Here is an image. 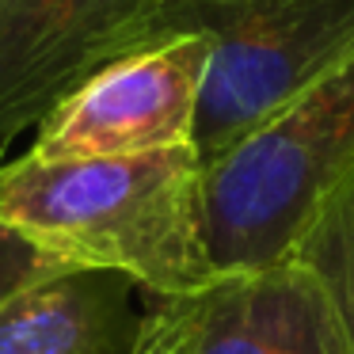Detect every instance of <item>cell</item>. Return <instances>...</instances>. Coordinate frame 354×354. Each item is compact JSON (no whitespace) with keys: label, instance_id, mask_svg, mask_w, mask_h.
Returning <instances> with one entry per match:
<instances>
[{"label":"cell","instance_id":"cell-10","mask_svg":"<svg viewBox=\"0 0 354 354\" xmlns=\"http://www.w3.org/2000/svg\"><path fill=\"white\" fill-rule=\"evenodd\" d=\"M141 354H187L183 316H179L176 301H156L145 343H141Z\"/></svg>","mask_w":354,"mask_h":354},{"label":"cell","instance_id":"cell-6","mask_svg":"<svg viewBox=\"0 0 354 354\" xmlns=\"http://www.w3.org/2000/svg\"><path fill=\"white\" fill-rule=\"evenodd\" d=\"M176 305L187 354H354L331 297L293 259L217 274Z\"/></svg>","mask_w":354,"mask_h":354},{"label":"cell","instance_id":"cell-9","mask_svg":"<svg viewBox=\"0 0 354 354\" xmlns=\"http://www.w3.org/2000/svg\"><path fill=\"white\" fill-rule=\"evenodd\" d=\"M54 270H62V263H54L39 244H31L24 232L0 217V305Z\"/></svg>","mask_w":354,"mask_h":354},{"label":"cell","instance_id":"cell-4","mask_svg":"<svg viewBox=\"0 0 354 354\" xmlns=\"http://www.w3.org/2000/svg\"><path fill=\"white\" fill-rule=\"evenodd\" d=\"M164 0H0V164L92 73L156 46Z\"/></svg>","mask_w":354,"mask_h":354},{"label":"cell","instance_id":"cell-5","mask_svg":"<svg viewBox=\"0 0 354 354\" xmlns=\"http://www.w3.org/2000/svg\"><path fill=\"white\" fill-rule=\"evenodd\" d=\"M206 65V35H176L103 65L42 118L27 156L92 160L191 145Z\"/></svg>","mask_w":354,"mask_h":354},{"label":"cell","instance_id":"cell-1","mask_svg":"<svg viewBox=\"0 0 354 354\" xmlns=\"http://www.w3.org/2000/svg\"><path fill=\"white\" fill-rule=\"evenodd\" d=\"M0 217L62 267L115 270L156 301L206 290L202 160L194 145L92 160L0 164Z\"/></svg>","mask_w":354,"mask_h":354},{"label":"cell","instance_id":"cell-7","mask_svg":"<svg viewBox=\"0 0 354 354\" xmlns=\"http://www.w3.org/2000/svg\"><path fill=\"white\" fill-rule=\"evenodd\" d=\"M153 308L126 274L62 267L0 305V354H141Z\"/></svg>","mask_w":354,"mask_h":354},{"label":"cell","instance_id":"cell-3","mask_svg":"<svg viewBox=\"0 0 354 354\" xmlns=\"http://www.w3.org/2000/svg\"><path fill=\"white\" fill-rule=\"evenodd\" d=\"M156 35L209 39L191 133L206 168L354 54V0H164Z\"/></svg>","mask_w":354,"mask_h":354},{"label":"cell","instance_id":"cell-2","mask_svg":"<svg viewBox=\"0 0 354 354\" xmlns=\"http://www.w3.org/2000/svg\"><path fill=\"white\" fill-rule=\"evenodd\" d=\"M346 176H354V54L202 168L214 274L286 263Z\"/></svg>","mask_w":354,"mask_h":354},{"label":"cell","instance_id":"cell-8","mask_svg":"<svg viewBox=\"0 0 354 354\" xmlns=\"http://www.w3.org/2000/svg\"><path fill=\"white\" fill-rule=\"evenodd\" d=\"M290 259L316 274L354 351V176H346L316 209Z\"/></svg>","mask_w":354,"mask_h":354}]
</instances>
